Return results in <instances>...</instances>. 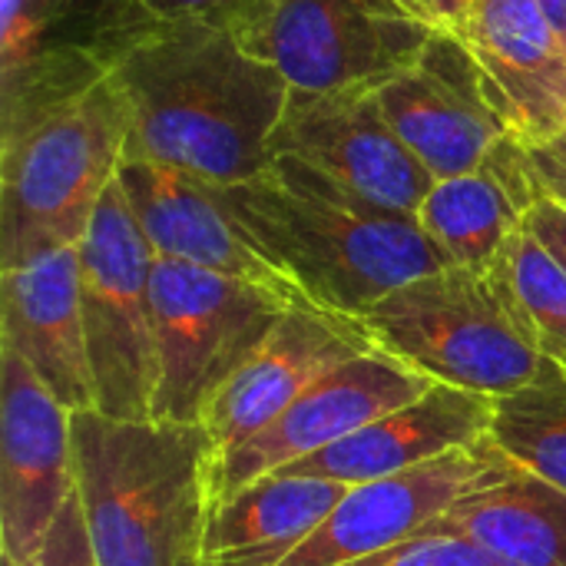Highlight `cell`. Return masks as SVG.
I'll list each match as a JSON object with an SVG mask.
<instances>
[{
	"instance_id": "obj_14",
	"label": "cell",
	"mask_w": 566,
	"mask_h": 566,
	"mask_svg": "<svg viewBox=\"0 0 566 566\" xmlns=\"http://www.w3.org/2000/svg\"><path fill=\"white\" fill-rule=\"evenodd\" d=\"M76 491L73 411L3 348L0 355V541L27 564Z\"/></svg>"
},
{
	"instance_id": "obj_9",
	"label": "cell",
	"mask_w": 566,
	"mask_h": 566,
	"mask_svg": "<svg viewBox=\"0 0 566 566\" xmlns=\"http://www.w3.org/2000/svg\"><path fill=\"white\" fill-rule=\"evenodd\" d=\"M153 23L143 0H3L0 119L99 83Z\"/></svg>"
},
{
	"instance_id": "obj_16",
	"label": "cell",
	"mask_w": 566,
	"mask_h": 566,
	"mask_svg": "<svg viewBox=\"0 0 566 566\" xmlns=\"http://www.w3.org/2000/svg\"><path fill=\"white\" fill-rule=\"evenodd\" d=\"M371 348L378 345L358 315L295 302L259 352L219 391L202 421L219 458L272 424L318 378Z\"/></svg>"
},
{
	"instance_id": "obj_31",
	"label": "cell",
	"mask_w": 566,
	"mask_h": 566,
	"mask_svg": "<svg viewBox=\"0 0 566 566\" xmlns=\"http://www.w3.org/2000/svg\"><path fill=\"white\" fill-rule=\"evenodd\" d=\"M3 566H17V564H10V560H3Z\"/></svg>"
},
{
	"instance_id": "obj_25",
	"label": "cell",
	"mask_w": 566,
	"mask_h": 566,
	"mask_svg": "<svg viewBox=\"0 0 566 566\" xmlns=\"http://www.w3.org/2000/svg\"><path fill=\"white\" fill-rule=\"evenodd\" d=\"M342 566H501L491 554L474 547L471 541L448 534H418L395 547H385L371 557Z\"/></svg>"
},
{
	"instance_id": "obj_2",
	"label": "cell",
	"mask_w": 566,
	"mask_h": 566,
	"mask_svg": "<svg viewBox=\"0 0 566 566\" xmlns=\"http://www.w3.org/2000/svg\"><path fill=\"white\" fill-rule=\"evenodd\" d=\"M216 189L249 245L312 305L365 315L401 285L448 269L415 216L388 212L292 156Z\"/></svg>"
},
{
	"instance_id": "obj_4",
	"label": "cell",
	"mask_w": 566,
	"mask_h": 566,
	"mask_svg": "<svg viewBox=\"0 0 566 566\" xmlns=\"http://www.w3.org/2000/svg\"><path fill=\"white\" fill-rule=\"evenodd\" d=\"M129 99L116 73L60 103L0 119V262L27 265L80 245L116 182Z\"/></svg>"
},
{
	"instance_id": "obj_12",
	"label": "cell",
	"mask_w": 566,
	"mask_h": 566,
	"mask_svg": "<svg viewBox=\"0 0 566 566\" xmlns=\"http://www.w3.org/2000/svg\"><path fill=\"white\" fill-rule=\"evenodd\" d=\"M431 388V378L388 355L385 348L355 355L352 361L318 378L308 391H302L272 424L219 458L216 497H229L265 474L332 448L335 441L361 431L381 415L411 405Z\"/></svg>"
},
{
	"instance_id": "obj_1",
	"label": "cell",
	"mask_w": 566,
	"mask_h": 566,
	"mask_svg": "<svg viewBox=\"0 0 566 566\" xmlns=\"http://www.w3.org/2000/svg\"><path fill=\"white\" fill-rule=\"evenodd\" d=\"M129 99L126 159L239 186L272 166L289 83L229 23L159 20L116 63Z\"/></svg>"
},
{
	"instance_id": "obj_22",
	"label": "cell",
	"mask_w": 566,
	"mask_h": 566,
	"mask_svg": "<svg viewBox=\"0 0 566 566\" xmlns=\"http://www.w3.org/2000/svg\"><path fill=\"white\" fill-rule=\"evenodd\" d=\"M421 534L471 541L501 566H566V491L517 468L458 501Z\"/></svg>"
},
{
	"instance_id": "obj_10",
	"label": "cell",
	"mask_w": 566,
	"mask_h": 566,
	"mask_svg": "<svg viewBox=\"0 0 566 566\" xmlns=\"http://www.w3.org/2000/svg\"><path fill=\"white\" fill-rule=\"evenodd\" d=\"M275 156H292L355 196L415 219L434 186V176L391 129L375 90H292L272 136Z\"/></svg>"
},
{
	"instance_id": "obj_20",
	"label": "cell",
	"mask_w": 566,
	"mask_h": 566,
	"mask_svg": "<svg viewBox=\"0 0 566 566\" xmlns=\"http://www.w3.org/2000/svg\"><path fill=\"white\" fill-rule=\"evenodd\" d=\"M541 196L531 146L507 136L484 166L434 179L418 209V226L448 265L491 272Z\"/></svg>"
},
{
	"instance_id": "obj_6",
	"label": "cell",
	"mask_w": 566,
	"mask_h": 566,
	"mask_svg": "<svg viewBox=\"0 0 566 566\" xmlns=\"http://www.w3.org/2000/svg\"><path fill=\"white\" fill-rule=\"evenodd\" d=\"M295 302L305 298L262 282L156 259L153 325L159 385L153 418L202 424L219 391Z\"/></svg>"
},
{
	"instance_id": "obj_5",
	"label": "cell",
	"mask_w": 566,
	"mask_h": 566,
	"mask_svg": "<svg viewBox=\"0 0 566 566\" xmlns=\"http://www.w3.org/2000/svg\"><path fill=\"white\" fill-rule=\"evenodd\" d=\"M375 345L434 385L504 398L564 378L537 348L491 272L438 269L358 315Z\"/></svg>"
},
{
	"instance_id": "obj_3",
	"label": "cell",
	"mask_w": 566,
	"mask_h": 566,
	"mask_svg": "<svg viewBox=\"0 0 566 566\" xmlns=\"http://www.w3.org/2000/svg\"><path fill=\"white\" fill-rule=\"evenodd\" d=\"M219 448L206 424L73 411V471L99 566H202Z\"/></svg>"
},
{
	"instance_id": "obj_30",
	"label": "cell",
	"mask_w": 566,
	"mask_h": 566,
	"mask_svg": "<svg viewBox=\"0 0 566 566\" xmlns=\"http://www.w3.org/2000/svg\"><path fill=\"white\" fill-rule=\"evenodd\" d=\"M398 3L408 7L424 23H431L434 30H454V23H458L468 0H398Z\"/></svg>"
},
{
	"instance_id": "obj_29",
	"label": "cell",
	"mask_w": 566,
	"mask_h": 566,
	"mask_svg": "<svg viewBox=\"0 0 566 566\" xmlns=\"http://www.w3.org/2000/svg\"><path fill=\"white\" fill-rule=\"evenodd\" d=\"M531 159H534L544 196H551V199L566 206V133L560 139L547 143V146H534Z\"/></svg>"
},
{
	"instance_id": "obj_7",
	"label": "cell",
	"mask_w": 566,
	"mask_h": 566,
	"mask_svg": "<svg viewBox=\"0 0 566 566\" xmlns=\"http://www.w3.org/2000/svg\"><path fill=\"white\" fill-rule=\"evenodd\" d=\"M149 249L119 179L80 239V302L93 371V411L119 421L153 418L159 355Z\"/></svg>"
},
{
	"instance_id": "obj_19",
	"label": "cell",
	"mask_w": 566,
	"mask_h": 566,
	"mask_svg": "<svg viewBox=\"0 0 566 566\" xmlns=\"http://www.w3.org/2000/svg\"><path fill=\"white\" fill-rule=\"evenodd\" d=\"M491 418L494 398L451 385H434L411 405L381 415L361 431L275 474L325 478L345 488H358L484 441L491 431Z\"/></svg>"
},
{
	"instance_id": "obj_11",
	"label": "cell",
	"mask_w": 566,
	"mask_h": 566,
	"mask_svg": "<svg viewBox=\"0 0 566 566\" xmlns=\"http://www.w3.org/2000/svg\"><path fill=\"white\" fill-rule=\"evenodd\" d=\"M517 464L491 441L348 488L318 531L282 566H342L418 537L468 494L501 484Z\"/></svg>"
},
{
	"instance_id": "obj_23",
	"label": "cell",
	"mask_w": 566,
	"mask_h": 566,
	"mask_svg": "<svg viewBox=\"0 0 566 566\" xmlns=\"http://www.w3.org/2000/svg\"><path fill=\"white\" fill-rule=\"evenodd\" d=\"M494 285L517 312L541 355L566 378V269L521 226L491 269Z\"/></svg>"
},
{
	"instance_id": "obj_28",
	"label": "cell",
	"mask_w": 566,
	"mask_h": 566,
	"mask_svg": "<svg viewBox=\"0 0 566 566\" xmlns=\"http://www.w3.org/2000/svg\"><path fill=\"white\" fill-rule=\"evenodd\" d=\"M524 226L554 252V259L560 262L566 269V206L564 202H557V199H551V196H541L534 206H531V212H527V219H524Z\"/></svg>"
},
{
	"instance_id": "obj_26",
	"label": "cell",
	"mask_w": 566,
	"mask_h": 566,
	"mask_svg": "<svg viewBox=\"0 0 566 566\" xmlns=\"http://www.w3.org/2000/svg\"><path fill=\"white\" fill-rule=\"evenodd\" d=\"M20 566H99L86 521H83V507L80 497L73 491V497L63 504L60 517L53 521L50 534L43 537L40 551Z\"/></svg>"
},
{
	"instance_id": "obj_17",
	"label": "cell",
	"mask_w": 566,
	"mask_h": 566,
	"mask_svg": "<svg viewBox=\"0 0 566 566\" xmlns=\"http://www.w3.org/2000/svg\"><path fill=\"white\" fill-rule=\"evenodd\" d=\"M0 338L63 408H93V371L80 302V245L3 269Z\"/></svg>"
},
{
	"instance_id": "obj_27",
	"label": "cell",
	"mask_w": 566,
	"mask_h": 566,
	"mask_svg": "<svg viewBox=\"0 0 566 566\" xmlns=\"http://www.w3.org/2000/svg\"><path fill=\"white\" fill-rule=\"evenodd\" d=\"M156 20H216L235 23L259 0H143Z\"/></svg>"
},
{
	"instance_id": "obj_18",
	"label": "cell",
	"mask_w": 566,
	"mask_h": 566,
	"mask_svg": "<svg viewBox=\"0 0 566 566\" xmlns=\"http://www.w3.org/2000/svg\"><path fill=\"white\" fill-rule=\"evenodd\" d=\"M116 179L156 259L262 282L302 298L249 245L212 182L153 159H123Z\"/></svg>"
},
{
	"instance_id": "obj_15",
	"label": "cell",
	"mask_w": 566,
	"mask_h": 566,
	"mask_svg": "<svg viewBox=\"0 0 566 566\" xmlns=\"http://www.w3.org/2000/svg\"><path fill=\"white\" fill-rule=\"evenodd\" d=\"M488 76L504 123L524 146L566 133V40L541 0H468L451 30Z\"/></svg>"
},
{
	"instance_id": "obj_24",
	"label": "cell",
	"mask_w": 566,
	"mask_h": 566,
	"mask_svg": "<svg viewBox=\"0 0 566 566\" xmlns=\"http://www.w3.org/2000/svg\"><path fill=\"white\" fill-rule=\"evenodd\" d=\"M488 438L517 468L566 491V378L494 398Z\"/></svg>"
},
{
	"instance_id": "obj_8",
	"label": "cell",
	"mask_w": 566,
	"mask_h": 566,
	"mask_svg": "<svg viewBox=\"0 0 566 566\" xmlns=\"http://www.w3.org/2000/svg\"><path fill=\"white\" fill-rule=\"evenodd\" d=\"M229 27L295 93L378 90L438 33L398 0H259Z\"/></svg>"
},
{
	"instance_id": "obj_21",
	"label": "cell",
	"mask_w": 566,
	"mask_h": 566,
	"mask_svg": "<svg viewBox=\"0 0 566 566\" xmlns=\"http://www.w3.org/2000/svg\"><path fill=\"white\" fill-rule=\"evenodd\" d=\"M345 484L265 474L216 501L202 566H282L345 497Z\"/></svg>"
},
{
	"instance_id": "obj_13",
	"label": "cell",
	"mask_w": 566,
	"mask_h": 566,
	"mask_svg": "<svg viewBox=\"0 0 566 566\" xmlns=\"http://www.w3.org/2000/svg\"><path fill=\"white\" fill-rule=\"evenodd\" d=\"M375 93L398 139L434 179L484 166L511 136L488 76L451 30H438L421 56Z\"/></svg>"
}]
</instances>
